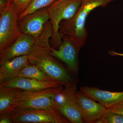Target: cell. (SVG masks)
Returning <instances> with one entry per match:
<instances>
[{
	"label": "cell",
	"mask_w": 123,
	"mask_h": 123,
	"mask_svg": "<svg viewBox=\"0 0 123 123\" xmlns=\"http://www.w3.org/2000/svg\"><path fill=\"white\" fill-rule=\"evenodd\" d=\"M108 54L112 56H123V53H120L116 52L114 50H110L108 51Z\"/></svg>",
	"instance_id": "obj_22"
},
{
	"label": "cell",
	"mask_w": 123,
	"mask_h": 123,
	"mask_svg": "<svg viewBox=\"0 0 123 123\" xmlns=\"http://www.w3.org/2000/svg\"><path fill=\"white\" fill-rule=\"evenodd\" d=\"M37 38L21 33L11 46L0 54V60L29 55L31 52Z\"/></svg>",
	"instance_id": "obj_11"
},
{
	"label": "cell",
	"mask_w": 123,
	"mask_h": 123,
	"mask_svg": "<svg viewBox=\"0 0 123 123\" xmlns=\"http://www.w3.org/2000/svg\"><path fill=\"white\" fill-rule=\"evenodd\" d=\"M8 4H11L13 2V0H6Z\"/></svg>",
	"instance_id": "obj_24"
},
{
	"label": "cell",
	"mask_w": 123,
	"mask_h": 123,
	"mask_svg": "<svg viewBox=\"0 0 123 123\" xmlns=\"http://www.w3.org/2000/svg\"><path fill=\"white\" fill-rule=\"evenodd\" d=\"M22 91L15 87L0 88V115L8 112L13 101Z\"/></svg>",
	"instance_id": "obj_15"
},
{
	"label": "cell",
	"mask_w": 123,
	"mask_h": 123,
	"mask_svg": "<svg viewBox=\"0 0 123 123\" xmlns=\"http://www.w3.org/2000/svg\"><path fill=\"white\" fill-rule=\"evenodd\" d=\"M77 96L83 123H97L106 112L104 106L80 91Z\"/></svg>",
	"instance_id": "obj_10"
},
{
	"label": "cell",
	"mask_w": 123,
	"mask_h": 123,
	"mask_svg": "<svg viewBox=\"0 0 123 123\" xmlns=\"http://www.w3.org/2000/svg\"><path fill=\"white\" fill-rule=\"evenodd\" d=\"M8 112L11 115L13 123H70L56 109H14Z\"/></svg>",
	"instance_id": "obj_6"
},
{
	"label": "cell",
	"mask_w": 123,
	"mask_h": 123,
	"mask_svg": "<svg viewBox=\"0 0 123 123\" xmlns=\"http://www.w3.org/2000/svg\"><path fill=\"white\" fill-rule=\"evenodd\" d=\"M29 63V55L0 60V84L18 76L21 70Z\"/></svg>",
	"instance_id": "obj_14"
},
{
	"label": "cell",
	"mask_w": 123,
	"mask_h": 123,
	"mask_svg": "<svg viewBox=\"0 0 123 123\" xmlns=\"http://www.w3.org/2000/svg\"><path fill=\"white\" fill-rule=\"evenodd\" d=\"M82 0H55L47 7L52 29L50 41L51 47L57 49L62 42L59 33L62 21L74 17L81 5Z\"/></svg>",
	"instance_id": "obj_4"
},
{
	"label": "cell",
	"mask_w": 123,
	"mask_h": 123,
	"mask_svg": "<svg viewBox=\"0 0 123 123\" xmlns=\"http://www.w3.org/2000/svg\"><path fill=\"white\" fill-rule=\"evenodd\" d=\"M97 123H123V116L107 110Z\"/></svg>",
	"instance_id": "obj_18"
},
{
	"label": "cell",
	"mask_w": 123,
	"mask_h": 123,
	"mask_svg": "<svg viewBox=\"0 0 123 123\" xmlns=\"http://www.w3.org/2000/svg\"><path fill=\"white\" fill-rule=\"evenodd\" d=\"M18 14L13 2L0 8V54L15 42L21 34Z\"/></svg>",
	"instance_id": "obj_5"
},
{
	"label": "cell",
	"mask_w": 123,
	"mask_h": 123,
	"mask_svg": "<svg viewBox=\"0 0 123 123\" xmlns=\"http://www.w3.org/2000/svg\"><path fill=\"white\" fill-rule=\"evenodd\" d=\"M33 0H13V3L18 15L25 10Z\"/></svg>",
	"instance_id": "obj_19"
},
{
	"label": "cell",
	"mask_w": 123,
	"mask_h": 123,
	"mask_svg": "<svg viewBox=\"0 0 123 123\" xmlns=\"http://www.w3.org/2000/svg\"><path fill=\"white\" fill-rule=\"evenodd\" d=\"M115 0H82L81 5L73 17L62 21L59 33L62 37L68 36L81 47L86 43L88 31L85 27L86 18L91 12L98 7H105Z\"/></svg>",
	"instance_id": "obj_2"
},
{
	"label": "cell",
	"mask_w": 123,
	"mask_h": 123,
	"mask_svg": "<svg viewBox=\"0 0 123 123\" xmlns=\"http://www.w3.org/2000/svg\"><path fill=\"white\" fill-rule=\"evenodd\" d=\"M0 123H13L10 113L7 112L0 115Z\"/></svg>",
	"instance_id": "obj_21"
},
{
	"label": "cell",
	"mask_w": 123,
	"mask_h": 123,
	"mask_svg": "<svg viewBox=\"0 0 123 123\" xmlns=\"http://www.w3.org/2000/svg\"><path fill=\"white\" fill-rule=\"evenodd\" d=\"M8 4L6 0H0V8L5 7Z\"/></svg>",
	"instance_id": "obj_23"
},
{
	"label": "cell",
	"mask_w": 123,
	"mask_h": 123,
	"mask_svg": "<svg viewBox=\"0 0 123 123\" xmlns=\"http://www.w3.org/2000/svg\"><path fill=\"white\" fill-rule=\"evenodd\" d=\"M77 85L68 84L62 91V98L58 103V110L70 123H84L77 96Z\"/></svg>",
	"instance_id": "obj_8"
},
{
	"label": "cell",
	"mask_w": 123,
	"mask_h": 123,
	"mask_svg": "<svg viewBox=\"0 0 123 123\" xmlns=\"http://www.w3.org/2000/svg\"><path fill=\"white\" fill-rule=\"evenodd\" d=\"M108 111L122 115L123 116V101L116 104L111 107L107 108Z\"/></svg>",
	"instance_id": "obj_20"
},
{
	"label": "cell",
	"mask_w": 123,
	"mask_h": 123,
	"mask_svg": "<svg viewBox=\"0 0 123 123\" xmlns=\"http://www.w3.org/2000/svg\"><path fill=\"white\" fill-rule=\"evenodd\" d=\"M52 33V26L49 21L29 55V62L37 66L55 80L61 82L64 86L68 84L77 85L79 82L78 76L51 54L50 41Z\"/></svg>",
	"instance_id": "obj_1"
},
{
	"label": "cell",
	"mask_w": 123,
	"mask_h": 123,
	"mask_svg": "<svg viewBox=\"0 0 123 123\" xmlns=\"http://www.w3.org/2000/svg\"><path fill=\"white\" fill-rule=\"evenodd\" d=\"M18 76L28 78L40 81H56L49 77L37 66L30 63L21 70Z\"/></svg>",
	"instance_id": "obj_16"
},
{
	"label": "cell",
	"mask_w": 123,
	"mask_h": 123,
	"mask_svg": "<svg viewBox=\"0 0 123 123\" xmlns=\"http://www.w3.org/2000/svg\"><path fill=\"white\" fill-rule=\"evenodd\" d=\"M49 21V13L46 7L24 16L18 21V25L21 33L37 38Z\"/></svg>",
	"instance_id": "obj_9"
},
{
	"label": "cell",
	"mask_w": 123,
	"mask_h": 123,
	"mask_svg": "<svg viewBox=\"0 0 123 123\" xmlns=\"http://www.w3.org/2000/svg\"><path fill=\"white\" fill-rule=\"evenodd\" d=\"M63 86L37 90L22 91L13 101L8 112L14 109L58 110V103L56 98L63 90Z\"/></svg>",
	"instance_id": "obj_3"
},
{
	"label": "cell",
	"mask_w": 123,
	"mask_h": 123,
	"mask_svg": "<svg viewBox=\"0 0 123 123\" xmlns=\"http://www.w3.org/2000/svg\"><path fill=\"white\" fill-rule=\"evenodd\" d=\"M80 91L98 102L106 108L111 107L123 101V91L111 92L96 87L82 86Z\"/></svg>",
	"instance_id": "obj_13"
},
{
	"label": "cell",
	"mask_w": 123,
	"mask_h": 123,
	"mask_svg": "<svg viewBox=\"0 0 123 123\" xmlns=\"http://www.w3.org/2000/svg\"><path fill=\"white\" fill-rule=\"evenodd\" d=\"M62 42L57 49L50 48V53L53 56L62 62L71 72L78 76L79 62V55L81 47L68 36L62 37Z\"/></svg>",
	"instance_id": "obj_7"
},
{
	"label": "cell",
	"mask_w": 123,
	"mask_h": 123,
	"mask_svg": "<svg viewBox=\"0 0 123 123\" xmlns=\"http://www.w3.org/2000/svg\"><path fill=\"white\" fill-rule=\"evenodd\" d=\"M55 0H33L26 9L18 15V21L24 16L34 12L40 9L46 8L52 4Z\"/></svg>",
	"instance_id": "obj_17"
},
{
	"label": "cell",
	"mask_w": 123,
	"mask_h": 123,
	"mask_svg": "<svg viewBox=\"0 0 123 123\" xmlns=\"http://www.w3.org/2000/svg\"><path fill=\"white\" fill-rule=\"evenodd\" d=\"M64 86L57 81L44 82L35 79L18 76L0 84V88L4 87H15L23 90H39L53 87Z\"/></svg>",
	"instance_id": "obj_12"
}]
</instances>
